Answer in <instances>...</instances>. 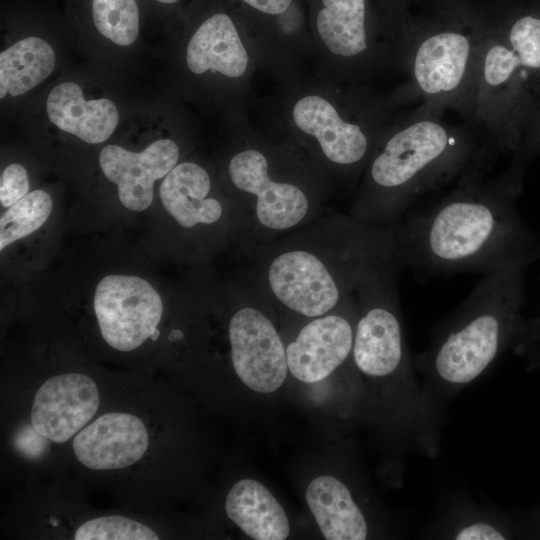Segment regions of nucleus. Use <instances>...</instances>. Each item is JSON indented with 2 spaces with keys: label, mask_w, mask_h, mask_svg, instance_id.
Returning a JSON list of instances; mask_svg holds the SVG:
<instances>
[{
  "label": "nucleus",
  "mask_w": 540,
  "mask_h": 540,
  "mask_svg": "<svg viewBox=\"0 0 540 540\" xmlns=\"http://www.w3.org/2000/svg\"><path fill=\"white\" fill-rule=\"evenodd\" d=\"M148 444L147 429L138 417L112 412L80 430L74 437L73 451L77 460L89 469L114 470L140 460Z\"/></svg>",
  "instance_id": "nucleus-20"
},
{
  "label": "nucleus",
  "mask_w": 540,
  "mask_h": 540,
  "mask_svg": "<svg viewBox=\"0 0 540 540\" xmlns=\"http://www.w3.org/2000/svg\"><path fill=\"white\" fill-rule=\"evenodd\" d=\"M52 198L37 189L9 207L0 218V250L38 230L52 211Z\"/></svg>",
  "instance_id": "nucleus-26"
},
{
  "label": "nucleus",
  "mask_w": 540,
  "mask_h": 540,
  "mask_svg": "<svg viewBox=\"0 0 540 540\" xmlns=\"http://www.w3.org/2000/svg\"><path fill=\"white\" fill-rule=\"evenodd\" d=\"M193 126L185 112L139 151L116 143L106 144L100 150V169L105 178L116 185L124 207L143 211L151 205L155 182L184 160V146L191 144L194 137Z\"/></svg>",
  "instance_id": "nucleus-14"
},
{
  "label": "nucleus",
  "mask_w": 540,
  "mask_h": 540,
  "mask_svg": "<svg viewBox=\"0 0 540 540\" xmlns=\"http://www.w3.org/2000/svg\"><path fill=\"white\" fill-rule=\"evenodd\" d=\"M425 535L437 539L505 540L514 534L506 512L491 504L477 503L459 491L442 498Z\"/></svg>",
  "instance_id": "nucleus-23"
},
{
  "label": "nucleus",
  "mask_w": 540,
  "mask_h": 540,
  "mask_svg": "<svg viewBox=\"0 0 540 540\" xmlns=\"http://www.w3.org/2000/svg\"><path fill=\"white\" fill-rule=\"evenodd\" d=\"M53 42L36 28L22 29L0 51V99L19 100L55 71L58 56Z\"/></svg>",
  "instance_id": "nucleus-22"
},
{
  "label": "nucleus",
  "mask_w": 540,
  "mask_h": 540,
  "mask_svg": "<svg viewBox=\"0 0 540 540\" xmlns=\"http://www.w3.org/2000/svg\"><path fill=\"white\" fill-rule=\"evenodd\" d=\"M248 256L252 267L246 275L272 307L312 318L333 310L398 259L396 223L375 225L326 211Z\"/></svg>",
  "instance_id": "nucleus-2"
},
{
  "label": "nucleus",
  "mask_w": 540,
  "mask_h": 540,
  "mask_svg": "<svg viewBox=\"0 0 540 540\" xmlns=\"http://www.w3.org/2000/svg\"><path fill=\"white\" fill-rule=\"evenodd\" d=\"M227 516L257 540H283L290 532L286 513L268 489L253 479L238 481L229 491Z\"/></svg>",
  "instance_id": "nucleus-25"
},
{
  "label": "nucleus",
  "mask_w": 540,
  "mask_h": 540,
  "mask_svg": "<svg viewBox=\"0 0 540 540\" xmlns=\"http://www.w3.org/2000/svg\"><path fill=\"white\" fill-rule=\"evenodd\" d=\"M68 21L87 39L124 51L140 39L143 0H64Z\"/></svg>",
  "instance_id": "nucleus-21"
},
{
  "label": "nucleus",
  "mask_w": 540,
  "mask_h": 540,
  "mask_svg": "<svg viewBox=\"0 0 540 540\" xmlns=\"http://www.w3.org/2000/svg\"><path fill=\"white\" fill-rule=\"evenodd\" d=\"M403 104L392 91L303 70L264 101V124L298 146L334 193L356 191L376 142Z\"/></svg>",
  "instance_id": "nucleus-3"
},
{
  "label": "nucleus",
  "mask_w": 540,
  "mask_h": 540,
  "mask_svg": "<svg viewBox=\"0 0 540 540\" xmlns=\"http://www.w3.org/2000/svg\"><path fill=\"white\" fill-rule=\"evenodd\" d=\"M99 402L98 388L89 376H53L35 394L31 425L46 439L63 443L86 426L96 414Z\"/></svg>",
  "instance_id": "nucleus-19"
},
{
  "label": "nucleus",
  "mask_w": 540,
  "mask_h": 540,
  "mask_svg": "<svg viewBox=\"0 0 540 540\" xmlns=\"http://www.w3.org/2000/svg\"><path fill=\"white\" fill-rule=\"evenodd\" d=\"M495 156L473 126L447 123L424 105L398 113L381 132L348 213L370 224H395L422 196L487 172Z\"/></svg>",
  "instance_id": "nucleus-4"
},
{
  "label": "nucleus",
  "mask_w": 540,
  "mask_h": 540,
  "mask_svg": "<svg viewBox=\"0 0 540 540\" xmlns=\"http://www.w3.org/2000/svg\"><path fill=\"white\" fill-rule=\"evenodd\" d=\"M307 504L327 540H364L369 527L364 512L349 488L332 476L312 480L306 490Z\"/></svg>",
  "instance_id": "nucleus-24"
},
{
  "label": "nucleus",
  "mask_w": 540,
  "mask_h": 540,
  "mask_svg": "<svg viewBox=\"0 0 540 540\" xmlns=\"http://www.w3.org/2000/svg\"><path fill=\"white\" fill-rule=\"evenodd\" d=\"M93 306L101 335L115 350L132 351L159 336L163 302L143 278L105 276L96 287Z\"/></svg>",
  "instance_id": "nucleus-16"
},
{
  "label": "nucleus",
  "mask_w": 540,
  "mask_h": 540,
  "mask_svg": "<svg viewBox=\"0 0 540 540\" xmlns=\"http://www.w3.org/2000/svg\"><path fill=\"white\" fill-rule=\"evenodd\" d=\"M528 263L484 275L470 295L432 329L426 349L413 358L432 412L445 422L449 404L513 348L525 318Z\"/></svg>",
  "instance_id": "nucleus-6"
},
{
  "label": "nucleus",
  "mask_w": 540,
  "mask_h": 540,
  "mask_svg": "<svg viewBox=\"0 0 540 540\" xmlns=\"http://www.w3.org/2000/svg\"><path fill=\"white\" fill-rule=\"evenodd\" d=\"M486 23L467 16L411 28L398 87L405 99L421 101L443 114L452 110L470 120L476 66Z\"/></svg>",
  "instance_id": "nucleus-11"
},
{
  "label": "nucleus",
  "mask_w": 540,
  "mask_h": 540,
  "mask_svg": "<svg viewBox=\"0 0 540 540\" xmlns=\"http://www.w3.org/2000/svg\"><path fill=\"white\" fill-rule=\"evenodd\" d=\"M314 69L373 85L401 70L412 26L400 0H305Z\"/></svg>",
  "instance_id": "nucleus-9"
},
{
  "label": "nucleus",
  "mask_w": 540,
  "mask_h": 540,
  "mask_svg": "<svg viewBox=\"0 0 540 540\" xmlns=\"http://www.w3.org/2000/svg\"><path fill=\"white\" fill-rule=\"evenodd\" d=\"M76 540H156L149 527L123 516H103L91 519L78 527Z\"/></svg>",
  "instance_id": "nucleus-27"
},
{
  "label": "nucleus",
  "mask_w": 540,
  "mask_h": 540,
  "mask_svg": "<svg viewBox=\"0 0 540 540\" xmlns=\"http://www.w3.org/2000/svg\"><path fill=\"white\" fill-rule=\"evenodd\" d=\"M26 168L19 163H11L4 168L0 177V203L11 207L30 191Z\"/></svg>",
  "instance_id": "nucleus-28"
},
{
  "label": "nucleus",
  "mask_w": 540,
  "mask_h": 540,
  "mask_svg": "<svg viewBox=\"0 0 540 540\" xmlns=\"http://www.w3.org/2000/svg\"><path fill=\"white\" fill-rule=\"evenodd\" d=\"M40 106L39 126L88 145L107 142L121 125L116 99L82 79L60 80L45 93Z\"/></svg>",
  "instance_id": "nucleus-17"
},
{
  "label": "nucleus",
  "mask_w": 540,
  "mask_h": 540,
  "mask_svg": "<svg viewBox=\"0 0 540 540\" xmlns=\"http://www.w3.org/2000/svg\"><path fill=\"white\" fill-rule=\"evenodd\" d=\"M166 27L179 95L225 125L249 116L259 64L226 1L190 0Z\"/></svg>",
  "instance_id": "nucleus-7"
},
{
  "label": "nucleus",
  "mask_w": 540,
  "mask_h": 540,
  "mask_svg": "<svg viewBox=\"0 0 540 540\" xmlns=\"http://www.w3.org/2000/svg\"><path fill=\"white\" fill-rule=\"evenodd\" d=\"M402 269L398 258L356 289L358 319L352 355L359 372L387 383L391 415L403 450L435 458L444 422L429 408L408 352L399 307Z\"/></svg>",
  "instance_id": "nucleus-8"
},
{
  "label": "nucleus",
  "mask_w": 540,
  "mask_h": 540,
  "mask_svg": "<svg viewBox=\"0 0 540 540\" xmlns=\"http://www.w3.org/2000/svg\"><path fill=\"white\" fill-rule=\"evenodd\" d=\"M147 10H151L162 18L165 23L169 21L190 0H143Z\"/></svg>",
  "instance_id": "nucleus-29"
},
{
  "label": "nucleus",
  "mask_w": 540,
  "mask_h": 540,
  "mask_svg": "<svg viewBox=\"0 0 540 540\" xmlns=\"http://www.w3.org/2000/svg\"><path fill=\"white\" fill-rule=\"evenodd\" d=\"M539 75L540 17L486 23L469 122L496 152L517 148L529 89Z\"/></svg>",
  "instance_id": "nucleus-10"
},
{
  "label": "nucleus",
  "mask_w": 540,
  "mask_h": 540,
  "mask_svg": "<svg viewBox=\"0 0 540 540\" xmlns=\"http://www.w3.org/2000/svg\"><path fill=\"white\" fill-rule=\"evenodd\" d=\"M159 198L165 211L185 230L222 226L242 234L243 215L218 173L195 159L179 162L161 181Z\"/></svg>",
  "instance_id": "nucleus-15"
},
{
  "label": "nucleus",
  "mask_w": 540,
  "mask_h": 540,
  "mask_svg": "<svg viewBox=\"0 0 540 540\" xmlns=\"http://www.w3.org/2000/svg\"><path fill=\"white\" fill-rule=\"evenodd\" d=\"M286 346L288 370L299 381L316 383L353 359L358 302L355 294L312 318Z\"/></svg>",
  "instance_id": "nucleus-18"
},
{
  "label": "nucleus",
  "mask_w": 540,
  "mask_h": 540,
  "mask_svg": "<svg viewBox=\"0 0 540 540\" xmlns=\"http://www.w3.org/2000/svg\"><path fill=\"white\" fill-rule=\"evenodd\" d=\"M248 38L259 70L276 84L313 62L305 0H225Z\"/></svg>",
  "instance_id": "nucleus-12"
},
{
  "label": "nucleus",
  "mask_w": 540,
  "mask_h": 540,
  "mask_svg": "<svg viewBox=\"0 0 540 540\" xmlns=\"http://www.w3.org/2000/svg\"><path fill=\"white\" fill-rule=\"evenodd\" d=\"M225 126L218 174L244 218V254L326 212L333 188L298 146L249 116Z\"/></svg>",
  "instance_id": "nucleus-5"
},
{
  "label": "nucleus",
  "mask_w": 540,
  "mask_h": 540,
  "mask_svg": "<svg viewBox=\"0 0 540 540\" xmlns=\"http://www.w3.org/2000/svg\"><path fill=\"white\" fill-rule=\"evenodd\" d=\"M522 178L509 169L487 178L476 171L427 206L396 223L397 254L420 282L460 273L487 275L540 260V234L516 205Z\"/></svg>",
  "instance_id": "nucleus-1"
},
{
  "label": "nucleus",
  "mask_w": 540,
  "mask_h": 540,
  "mask_svg": "<svg viewBox=\"0 0 540 540\" xmlns=\"http://www.w3.org/2000/svg\"><path fill=\"white\" fill-rule=\"evenodd\" d=\"M232 293L228 337L234 371L251 390L274 392L285 381L288 364L286 347L265 310L269 302L247 275Z\"/></svg>",
  "instance_id": "nucleus-13"
}]
</instances>
